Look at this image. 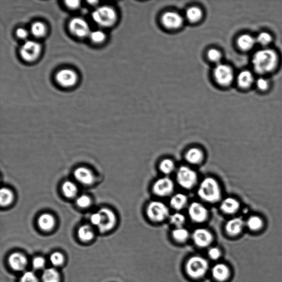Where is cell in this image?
Wrapping results in <instances>:
<instances>
[{
  "instance_id": "cell-1",
  "label": "cell",
  "mask_w": 282,
  "mask_h": 282,
  "mask_svg": "<svg viewBox=\"0 0 282 282\" xmlns=\"http://www.w3.org/2000/svg\"><path fill=\"white\" fill-rule=\"evenodd\" d=\"M279 64V56L275 50L264 48L256 52L252 57V64L256 72L260 75L275 71Z\"/></svg>"
},
{
  "instance_id": "cell-34",
  "label": "cell",
  "mask_w": 282,
  "mask_h": 282,
  "mask_svg": "<svg viewBox=\"0 0 282 282\" xmlns=\"http://www.w3.org/2000/svg\"><path fill=\"white\" fill-rule=\"evenodd\" d=\"M272 39L271 35L266 32L260 33L256 38V43L263 46H266L271 44Z\"/></svg>"
},
{
  "instance_id": "cell-39",
  "label": "cell",
  "mask_w": 282,
  "mask_h": 282,
  "mask_svg": "<svg viewBox=\"0 0 282 282\" xmlns=\"http://www.w3.org/2000/svg\"><path fill=\"white\" fill-rule=\"evenodd\" d=\"M20 282H39L38 279L32 271H27L23 273L20 277Z\"/></svg>"
},
{
  "instance_id": "cell-3",
  "label": "cell",
  "mask_w": 282,
  "mask_h": 282,
  "mask_svg": "<svg viewBox=\"0 0 282 282\" xmlns=\"http://www.w3.org/2000/svg\"><path fill=\"white\" fill-rule=\"evenodd\" d=\"M93 19L100 26L111 27L115 23L116 14L114 10L108 6L97 8L92 14Z\"/></svg>"
},
{
  "instance_id": "cell-20",
  "label": "cell",
  "mask_w": 282,
  "mask_h": 282,
  "mask_svg": "<svg viewBox=\"0 0 282 282\" xmlns=\"http://www.w3.org/2000/svg\"><path fill=\"white\" fill-rule=\"evenodd\" d=\"M212 275L214 279L217 281H225L228 279L229 277V269L225 264H216L212 269Z\"/></svg>"
},
{
  "instance_id": "cell-38",
  "label": "cell",
  "mask_w": 282,
  "mask_h": 282,
  "mask_svg": "<svg viewBox=\"0 0 282 282\" xmlns=\"http://www.w3.org/2000/svg\"><path fill=\"white\" fill-rule=\"evenodd\" d=\"M91 40L96 43H100L105 40V34L101 31L91 32L90 35Z\"/></svg>"
},
{
  "instance_id": "cell-36",
  "label": "cell",
  "mask_w": 282,
  "mask_h": 282,
  "mask_svg": "<svg viewBox=\"0 0 282 282\" xmlns=\"http://www.w3.org/2000/svg\"><path fill=\"white\" fill-rule=\"evenodd\" d=\"M50 261L54 266H60L65 262L64 256L60 252H54L50 256Z\"/></svg>"
},
{
  "instance_id": "cell-10",
  "label": "cell",
  "mask_w": 282,
  "mask_h": 282,
  "mask_svg": "<svg viewBox=\"0 0 282 282\" xmlns=\"http://www.w3.org/2000/svg\"><path fill=\"white\" fill-rule=\"evenodd\" d=\"M174 189L173 182L168 178L158 179L154 184L153 187V191L155 195L161 197L170 195L173 192Z\"/></svg>"
},
{
  "instance_id": "cell-41",
  "label": "cell",
  "mask_w": 282,
  "mask_h": 282,
  "mask_svg": "<svg viewBox=\"0 0 282 282\" xmlns=\"http://www.w3.org/2000/svg\"><path fill=\"white\" fill-rule=\"evenodd\" d=\"M209 59L213 62H219L221 60V53L216 49H210L208 52Z\"/></svg>"
},
{
  "instance_id": "cell-29",
  "label": "cell",
  "mask_w": 282,
  "mask_h": 282,
  "mask_svg": "<svg viewBox=\"0 0 282 282\" xmlns=\"http://www.w3.org/2000/svg\"><path fill=\"white\" fill-rule=\"evenodd\" d=\"M186 16L187 19L191 22H196L201 19L203 13L199 8L193 7L187 11Z\"/></svg>"
},
{
  "instance_id": "cell-31",
  "label": "cell",
  "mask_w": 282,
  "mask_h": 282,
  "mask_svg": "<svg viewBox=\"0 0 282 282\" xmlns=\"http://www.w3.org/2000/svg\"><path fill=\"white\" fill-rule=\"evenodd\" d=\"M62 191L66 197H73L77 194V188L73 182H66L62 185Z\"/></svg>"
},
{
  "instance_id": "cell-30",
  "label": "cell",
  "mask_w": 282,
  "mask_h": 282,
  "mask_svg": "<svg viewBox=\"0 0 282 282\" xmlns=\"http://www.w3.org/2000/svg\"><path fill=\"white\" fill-rule=\"evenodd\" d=\"M14 199V195L9 189L3 188L0 192V203L2 206L10 205Z\"/></svg>"
},
{
  "instance_id": "cell-44",
  "label": "cell",
  "mask_w": 282,
  "mask_h": 282,
  "mask_svg": "<svg viewBox=\"0 0 282 282\" xmlns=\"http://www.w3.org/2000/svg\"><path fill=\"white\" fill-rule=\"evenodd\" d=\"M221 253L220 250L217 247H212L208 251V255L210 259L213 260H217L220 258Z\"/></svg>"
},
{
  "instance_id": "cell-15",
  "label": "cell",
  "mask_w": 282,
  "mask_h": 282,
  "mask_svg": "<svg viewBox=\"0 0 282 282\" xmlns=\"http://www.w3.org/2000/svg\"><path fill=\"white\" fill-rule=\"evenodd\" d=\"M164 26L169 29H177L183 23L182 17L174 12H168L164 14L162 18Z\"/></svg>"
},
{
  "instance_id": "cell-46",
  "label": "cell",
  "mask_w": 282,
  "mask_h": 282,
  "mask_svg": "<svg viewBox=\"0 0 282 282\" xmlns=\"http://www.w3.org/2000/svg\"><path fill=\"white\" fill-rule=\"evenodd\" d=\"M17 36L20 39H24L27 38L28 36V32L26 29L23 28H19L17 31Z\"/></svg>"
},
{
  "instance_id": "cell-11",
  "label": "cell",
  "mask_w": 282,
  "mask_h": 282,
  "mask_svg": "<svg viewBox=\"0 0 282 282\" xmlns=\"http://www.w3.org/2000/svg\"><path fill=\"white\" fill-rule=\"evenodd\" d=\"M69 28L74 35L81 38L86 37L91 33L89 25L81 18H75L71 20Z\"/></svg>"
},
{
  "instance_id": "cell-28",
  "label": "cell",
  "mask_w": 282,
  "mask_h": 282,
  "mask_svg": "<svg viewBox=\"0 0 282 282\" xmlns=\"http://www.w3.org/2000/svg\"><path fill=\"white\" fill-rule=\"evenodd\" d=\"M78 237L83 242H90L94 238V231L89 226H82L78 230Z\"/></svg>"
},
{
  "instance_id": "cell-12",
  "label": "cell",
  "mask_w": 282,
  "mask_h": 282,
  "mask_svg": "<svg viewBox=\"0 0 282 282\" xmlns=\"http://www.w3.org/2000/svg\"><path fill=\"white\" fill-rule=\"evenodd\" d=\"M57 82L64 87L74 86L77 81V75L73 70L63 69L56 75Z\"/></svg>"
},
{
  "instance_id": "cell-40",
  "label": "cell",
  "mask_w": 282,
  "mask_h": 282,
  "mask_svg": "<svg viewBox=\"0 0 282 282\" xmlns=\"http://www.w3.org/2000/svg\"><path fill=\"white\" fill-rule=\"evenodd\" d=\"M77 204L80 207L86 208L91 204L90 198L86 195L79 197L77 200Z\"/></svg>"
},
{
  "instance_id": "cell-33",
  "label": "cell",
  "mask_w": 282,
  "mask_h": 282,
  "mask_svg": "<svg viewBox=\"0 0 282 282\" xmlns=\"http://www.w3.org/2000/svg\"><path fill=\"white\" fill-rule=\"evenodd\" d=\"M172 235L176 241L184 242L188 239L189 234L186 229L180 227L172 231Z\"/></svg>"
},
{
  "instance_id": "cell-22",
  "label": "cell",
  "mask_w": 282,
  "mask_h": 282,
  "mask_svg": "<svg viewBox=\"0 0 282 282\" xmlns=\"http://www.w3.org/2000/svg\"><path fill=\"white\" fill-rule=\"evenodd\" d=\"M256 43V40L255 38L247 34L239 37L237 40L239 48L244 51H249L254 47Z\"/></svg>"
},
{
  "instance_id": "cell-9",
  "label": "cell",
  "mask_w": 282,
  "mask_h": 282,
  "mask_svg": "<svg viewBox=\"0 0 282 282\" xmlns=\"http://www.w3.org/2000/svg\"><path fill=\"white\" fill-rule=\"evenodd\" d=\"M99 212L101 217L100 223L98 226L100 232L105 233L112 230L116 224L115 214L108 208H102Z\"/></svg>"
},
{
  "instance_id": "cell-32",
  "label": "cell",
  "mask_w": 282,
  "mask_h": 282,
  "mask_svg": "<svg viewBox=\"0 0 282 282\" xmlns=\"http://www.w3.org/2000/svg\"><path fill=\"white\" fill-rule=\"evenodd\" d=\"M159 168L163 173L166 175L170 174L175 169V164L170 159H164L160 164Z\"/></svg>"
},
{
  "instance_id": "cell-37",
  "label": "cell",
  "mask_w": 282,
  "mask_h": 282,
  "mask_svg": "<svg viewBox=\"0 0 282 282\" xmlns=\"http://www.w3.org/2000/svg\"><path fill=\"white\" fill-rule=\"evenodd\" d=\"M170 221L172 225L175 226L177 228H180L184 225L185 218L182 214L176 213L170 216Z\"/></svg>"
},
{
  "instance_id": "cell-27",
  "label": "cell",
  "mask_w": 282,
  "mask_h": 282,
  "mask_svg": "<svg viewBox=\"0 0 282 282\" xmlns=\"http://www.w3.org/2000/svg\"><path fill=\"white\" fill-rule=\"evenodd\" d=\"M60 280L59 273L54 268L45 269L41 276V281L43 282H59Z\"/></svg>"
},
{
  "instance_id": "cell-7",
  "label": "cell",
  "mask_w": 282,
  "mask_h": 282,
  "mask_svg": "<svg viewBox=\"0 0 282 282\" xmlns=\"http://www.w3.org/2000/svg\"><path fill=\"white\" fill-rule=\"evenodd\" d=\"M217 82L222 86H228L234 79V72L228 65L218 64L214 70Z\"/></svg>"
},
{
  "instance_id": "cell-2",
  "label": "cell",
  "mask_w": 282,
  "mask_h": 282,
  "mask_svg": "<svg viewBox=\"0 0 282 282\" xmlns=\"http://www.w3.org/2000/svg\"><path fill=\"white\" fill-rule=\"evenodd\" d=\"M198 195L202 200L207 203H217L221 199L222 195L220 185L212 178H205L200 185Z\"/></svg>"
},
{
  "instance_id": "cell-13",
  "label": "cell",
  "mask_w": 282,
  "mask_h": 282,
  "mask_svg": "<svg viewBox=\"0 0 282 282\" xmlns=\"http://www.w3.org/2000/svg\"><path fill=\"white\" fill-rule=\"evenodd\" d=\"M189 216L195 222L205 221L208 217V210L205 206L199 203H192L188 208Z\"/></svg>"
},
{
  "instance_id": "cell-47",
  "label": "cell",
  "mask_w": 282,
  "mask_h": 282,
  "mask_svg": "<svg viewBox=\"0 0 282 282\" xmlns=\"http://www.w3.org/2000/svg\"><path fill=\"white\" fill-rule=\"evenodd\" d=\"M66 5L70 8H76L79 6L80 1H65Z\"/></svg>"
},
{
  "instance_id": "cell-17",
  "label": "cell",
  "mask_w": 282,
  "mask_h": 282,
  "mask_svg": "<svg viewBox=\"0 0 282 282\" xmlns=\"http://www.w3.org/2000/svg\"><path fill=\"white\" fill-rule=\"evenodd\" d=\"M246 226L245 221L241 217H235L226 223V230L231 236H236L241 234L244 227Z\"/></svg>"
},
{
  "instance_id": "cell-8",
  "label": "cell",
  "mask_w": 282,
  "mask_h": 282,
  "mask_svg": "<svg viewBox=\"0 0 282 282\" xmlns=\"http://www.w3.org/2000/svg\"><path fill=\"white\" fill-rule=\"evenodd\" d=\"M41 46L35 41H27L20 49L21 56L23 59L28 62H32L39 56Z\"/></svg>"
},
{
  "instance_id": "cell-24",
  "label": "cell",
  "mask_w": 282,
  "mask_h": 282,
  "mask_svg": "<svg viewBox=\"0 0 282 282\" xmlns=\"http://www.w3.org/2000/svg\"><path fill=\"white\" fill-rule=\"evenodd\" d=\"M187 161L192 164H198L203 162L204 153L203 151L197 148L188 150L185 154Z\"/></svg>"
},
{
  "instance_id": "cell-42",
  "label": "cell",
  "mask_w": 282,
  "mask_h": 282,
  "mask_svg": "<svg viewBox=\"0 0 282 282\" xmlns=\"http://www.w3.org/2000/svg\"><path fill=\"white\" fill-rule=\"evenodd\" d=\"M45 264V260L41 256H37L32 261L33 267L36 269L43 268Z\"/></svg>"
},
{
  "instance_id": "cell-35",
  "label": "cell",
  "mask_w": 282,
  "mask_h": 282,
  "mask_svg": "<svg viewBox=\"0 0 282 282\" xmlns=\"http://www.w3.org/2000/svg\"><path fill=\"white\" fill-rule=\"evenodd\" d=\"M31 31L34 36L40 38L45 35L46 27L43 23L39 22H36L33 24Z\"/></svg>"
},
{
  "instance_id": "cell-21",
  "label": "cell",
  "mask_w": 282,
  "mask_h": 282,
  "mask_svg": "<svg viewBox=\"0 0 282 282\" xmlns=\"http://www.w3.org/2000/svg\"><path fill=\"white\" fill-rule=\"evenodd\" d=\"M245 224L247 228L251 231H258L263 228L264 222L262 217L254 214L247 218Z\"/></svg>"
},
{
  "instance_id": "cell-45",
  "label": "cell",
  "mask_w": 282,
  "mask_h": 282,
  "mask_svg": "<svg viewBox=\"0 0 282 282\" xmlns=\"http://www.w3.org/2000/svg\"><path fill=\"white\" fill-rule=\"evenodd\" d=\"M101 217L99 212L95 213L92 215L91 221L93 225L98 226L100 223Z\"/></svg>"
},
{
  "instance_id": "cell-6",
  "label": "cell",
  "mask_w": 282,
  "mask_h": 282,
  "mask_svg": "<svg viewBox=\"0 0 282 282\" xmlns=\"http://www.w3.org/2000/svg\"><path fill=\"white\" fill-rule=\"evenodd\" d=\"M176 178L180 186L187 189L194 187L198 179L196 172L190 168L185 166L180 167Z\"/></svg>"
},
{
  "instance_id": "cell-23",
  "label": "cell",
  "mask_w": 282,
  "mask_h": 282,
  "mask_svg": "<svg viewBox=\"0 0 282 282\" xmlns=\"http://www.w3.org/2000/svg\"><path fill=\"white\" fill-rule=\"evenodd\" d=\"M254 75L250 71L244 70L238 75L237 81L240 87L248 88L254 83Z\"/></svg>"
},
{
  "instance_id": "cell-16",
  "label": "cell",
  "mask_w": 282,
  "mask_h": 282,
  "mask_svg": "<svg viewBox=\"0 0 282 282\" xmlns=\"http://www.w3.org/2000/svg\"><path fill=\"white\" fill-rule=\"evenodd\" d=\"M8 264L12 269L16 271H22L26 268L27 259L20 252H16L11 254L8 260Z\"/></svg>"
},
{
  "instance_id": "cell-19",
  "label": "cell",
  "mask_w": 282,
  "mask_h": 282,
  "mask_svg": "<svg viewBox=\"0 0 282 282\" xmlns=\"http://www.w3.org/2000/svg\"><path fill=\"white\" fill-rule=\"evenodd\" d=\"M75 177L79 182L85 185H90L94 182V176L87 168L80 167L75 169Z\"/></svg>"
},
{
  "instance_id": "cell-4",
  "label": "cell",
  "mask_w": 282,
  "mask_h": 282,
  "mask_svg": "<svg viewBox=\"0 0 282 282\" xmlns=\"http://www.w3.org/2000/svg\"><path fill=\"white\" fill-rule=\"evenodd\" d=\"M208 268L207 261L200 256L192 257L186 265L188 274L194 279L203 277L208 270Z\"/></svg>"
},
{
  "instance_id": "cell-43",
  "label": "cell",
  "mask_w": 282,
  "mask_h": 282,
  "mask_svg": "<svg viewBox=\"0 0 282 282\" xmlns=\"http://www.w3.org/2000/svg\"><path fill=\"white\" fill-rule=\"evenodd\" d=\"M256 85L259 89L262 91L267 90L269 86L268 80L263 77H260L257 80Z\"/></svg>"
},
{
  "instance_id": "cell-25",
  "label": "cell",
  "mask_w": 282,
  "mask_h": 282,
  "mask_svg": "<svg viewBox=\"0 0 282 282\" xmlns=\"http://www.w3.org/2000/svg\"><path fill=\"white\" fill-rule=\"evenodd\" d=\"M38 225L41 229L44 231L51 230L55 226L56 221L51 214L45 213L39 218Z\"/></svg>"
},
{
  "instance_id": "cell-18",
  "label": "cell",
  "mask_w": 282,
  "mask_h": 282,
  "mask_svg": "<svg viewBox=\"0 0 282 282\" xmlns=\"http://www.w3.org/2000/svg\"><path fill=\"white\" fill-rule=\"evenodd\" d=\"M241 208V203L235 198L227 197L222 201L221 209L227 214H234L237 213Z\"/></svg>"
},
{
  "instance_id": "cell-5",
  "label": "cell",
  "mask_w": 282,
  "mask_h": 282,
  "mask_svg": "<svg viewBox=\"0 0 282 282\" xmlns=\"http://www.w3.org/2000/svg\"><path fill=\"white\" fill-rule=\"evenodd\" d=\"M169 209L167 206L159 201H153L147 208V214L151 221L160 222L169 216Z\"/></svg>"
},
{
  "instance_id": "cell-26",
  "label": "cell",
  "mask_w": 282,
  "mask_h": 282,
  "mask_svg": "<svg viewBox=\"0 0 282 282\" xmlns=\"http://www.w3.org/2000/svg\"><path fill=\"white\" fill-rule=\"evenodd\" d=\"M188 203V198L183 193H177L171 198L170 204L172 208L176 210L182 209Z\"/></svg>"
},
{
  "instance_id": "cell-14",
  "label": "cell",
  "mask_w": 282,
  "mask_h": 282,
  "mask_svg": "<svg viewBox=\"0 0 282 282\" xmlns=\"http://www.w3.org/2000/svg\"><path fill=\"white\" fill-rule=\"evenodd\" d=\"M192 238L196 245L201 247L208 246L213 240L212 234L203 228L196 229L193 233Z\"/></svg>"
}]
</instances>
